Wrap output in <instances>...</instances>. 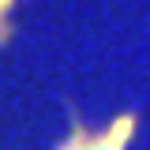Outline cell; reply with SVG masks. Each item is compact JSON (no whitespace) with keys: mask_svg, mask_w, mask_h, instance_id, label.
Listing matches in <instances>:
<instances>
[{"mask_svg":"<svg viewBox=\"0 0 150 150\" xmlns=\"http://www.w3.org/2000/svg\"><path fill=\"white\" fill-rule=\"evenodd\" d=\"M75 150V146H71ZM90 150H116V139H101V143H94Z\"/></svg>","mask_w":150,"mask_h":150,"instance_id":"1","label":"cell"}]
</instances>
